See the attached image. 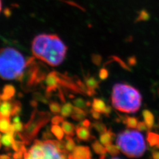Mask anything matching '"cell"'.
<instances>
[{"label": "cell", "mask_w": 159, "mask_h": 159, "mask_svg": "<svg viewBox=\"0 0 159 159\" xmlns=\"http://www.w3.org/2000/svg\"><path fill=\"white\" fill-rule=\"evenodd\" d=\"M158 127H159V123H158Z\"/></svg>", "instance_id": "cell-42"}, {"label": "cell", "mask_w": 159, "mask_h": 159, "mask_svg": "<svg viewBox=\"0 0 159 159\" xmlns=\"http://www.w3.org/2000/svg\"><path fill=\"white\" fill-rule=\"evenodd\" d=\"M47 92H50L51 91L55 90L59 86L58 84V73L56 72H52L48 74L47 80Z\"/></svg>", "instance_id": "cell-9"}, {"label": "cell", "mask_w": 159, "mask_h": 159, "mask_svg": "<svg viewBox=\"0 0 159 159\" xmlns=\"http://www.w3.org/2000/svg\"><path fill=\"white\" fill-rule=\"evenodd\" d=\"M49 106H50V109H51V111L52 113H61V107L58 103L55 102H52L51 103H50Z\"/></svg>", "instance_id": "cell-27"}, {"label": "cell", "mask_w": 159, "mask_h": 159, "mask_svg": "<svg viewBox=\"0 0 159 159\" xmlns=\"http://www.w3.org/2000/svg\"><path fill=\"white\" fill-rule=\"evenodd\" d=\"M114 137H115V134L113 133L111 129H109L106 132L101 134L99 140L104 146L106 147L112 144Z\"/></svg>", "instance_id": "cell-11"}, {"label": "cell", "mask_w": 159, "mask_h": 159, "mask_svg": "<svg viewBox=\"0 0 159 159\" xmlns=\"http://www.w3.org/2000/svg\"><path fill=\"white\" fill-rule=\"evenodd\" d=\"M123 123H125L127 127L130 129L137 128L138 124V119L133 117H125L123 119Z\"/></svg>", "instance_id": "cell-21"}, {"label": "cell", "mask_w": 159, "mask_h": 159, "mask_svg": "<svg viewBox=\"0 0 159 159\" xmlns=\"http://www.w3.org/2000/svg\"><path fill=\"white\" fill-rule=\"evenodd\" d=\"M92 127L99 133L102 134L107 131V129L105 124L100 121H94L92 123Z\"/></svg>", "instance_id": "cell-26"}, {"label": "cell", "mask_w": 159, "mask_h": 159, "mask_svg": "<svg viewBox=\"0 0 159 159\" xmlns=\"http://www.w3.org/2000/svg\"><path fill=\"white\" fill-rule=\"evenodd\" d=\"M106 105L102 99L99 98H93L92 103V107L94 110H96L101 113H103L106 108Z\"/></svg>", "instance_id": "cell-17"}, {"label": "cell", "mask_w": 159, "mask_h": 159, "mask_svg": "<svg viewBox=\"0 0 159 159\" xmlns=\"http://www.w3.org/2000/svg\"><path fill=\"white\" fill-rule=\"evenodd\" d=\"M89 112H90L91 115H92V116L93 119H100L101 113H99V112H98L96 110H94V109H90Z\"/></svg>", "instance_id": "cell-35"}, {"label": "cell", "mask_w": 159, "mask_h": 159, "mask_svg": "<svg viewBox=\"0 0 159 159\" xmlns=\"http://www.w3.org/2000/svg\"><path fill=\"white\" fill-rule=\"evenodd\" d=\"M147 141L151 147L159 148V134L148 131L147 133Z\"/></svg>", "instance_id": "cell-12"}, {"label": "cell", "mask_w": 159, "mask_h": 159, "mask_svg": "<svg viewBox=\"0 0 159 159\" xmlns=\"http://www.w3.org/2000/svg\"><path fill=\"white\" fill-rule=\"evenodd\" d=\"M92 147L93 151L95 152L97 155H99V158H103L106 157V154L107 152L106 147L104 146L103 144L99 143L98 141H95L92 144Z\"/></svg>", "instance_id": "cell-13"}, {"label": "cell", "mask_w": 159, "mask_h": 159, "mask_svg": "<svg viewBox=\"0 0 159 159\" xmlns=\"http://www.w3.org/2000/svg\"><path fill=\"white\" fill-rule=\"evenodd\" d=\"M2 10V0H0V11Z\"/></svg>", "instance_id": "cell-40"}, {"label": "cell", "mask_w": 159, "mask_h": 159, "mask_svg": "<svg viewBox=\"0 0 159 159\" xmlns=\"http://www.w3.org/2000/svg\"><path fill=\"white\" fill-rule=\"evenodd\" d=\"M136 63H137V59L135 57H131L128 58V64L129 65L134 66L135 65Z\"/></svg>", "instance_id": "cell-36"}, {"label": "cell", "mask_w": 159, "mask_h": 159, "mask_svg": "<svg viewBox=\"0 0 159 159\" xmlns=\"http://www.w3.org/2000/svg\"><path fill=\"white\" fill-rule=\"evenodd\" d=\"M64 121V117L60 116H56L53 117L52 119V123L53 125H58L60 123H62V122Z\"/></svg>", "instance_id": "cell-34"}, {"label": "cell", "mask_w": 159, "mask_h": 159, "mask_svg": "<svg viewBox=\"0 0 159 159\" xmlns=\"http://www.w3.org/2000/svg\"><path fill=\"white\" fill-rule=\"evenodd\" d=\"M76 134L77 138L83 141H89L95 139L91 135L88 127L78 125L76 127Z\"/></svg>", "instance_id": "cell-8"}, {"label": "cell", "mask_w": 159, "mask_h": 159, "mask_svg": "<svg viewBox=\"0 0 159 159\" xmlns=\"http://www.w3.org/2000/svg\"><path fill=\"white\" fill-rule=\"evenodd\" d=\"M141 103V94L135 88L123 83H117L113 86L111 104L117 110L134 113L140 109Z\"/></svg>", "instance_id": "cell-2"}, {"label": "cell", "mask_w": 159, "mask_h": 159, "mask_svg": "<svg viewBox=\"0 0 159 159\" xmlns=\"http://www.w3.org/2000/svg\"><path fill=\"white\" fill-rule=\"evenodd\" d=\"M0 100H1V96H0Z\"/></svg>", "instance_id": "cell-41"}, {"label": "cell", "mask_w": 159, "mask_h": 159, "mask_svg": "<svg viewBox=\"0 0 159 159\" xmlns=\"http://www.w3.org/2000/svg\"><path fill=\"white\" fill-rule=\"evenodd\" d=\"M12 125L10 123L9 117H0V131L2 133H7L11 131Z\"/></svg>", "instance_id": "cell-18"}, {"label": "cell", "mask_w": 159, "mask_h": 159, "mask_svg": "<svg viewBox=\"0 0 159 159\" xmlns=\"http://www.w3.org/2000/svg\"><path fill=\"white\" fill-rule=\"evenodd\" d=\"M111 58H112V60L116 61L118 64H119V65H120L122 68H123L124 69H125V70H129V71H131L130 68L129 67V66L127 65V64H126L125 62L123 61L121 58H119V57H116V56H112Z\"/></svg>", "instance_id": "cell-29"}, {"label": "cell", "mask_w": 159, "mask_h": 159, "mask_svg": "<svg viewBox=\"0 0 159 159\" xmlns=\"http://www.w3.org/2000/svg\"><path fill=\"white\" fill-rule=\"evenodd\" d=\"M142 114L144 118V121L147 124L148 130H151L153 127L154 124H155V117H154V115L148 109H144Z\"/></svg>", "instance_id": "cell-14"}, {"label": "cell", "mask_w": 159, "mask_h": 159, "mask_svg": "<svg viewBox=\"0 0 159 159\" xmlns=\"http://www.w3.org/2000/svg\"><path fill=\"white\" fill-rule=\"evenodd\" d=\"M74 106L71 103H64L61 107V113L64 117H67L72 115L74 110Z\"/></svg>", "instance_id": "cell-19"}, {"label": "cell", "mask_w": 159, "mask_h": 159, "mask_svg": "<svg viewBox=\"0 0 159 159\" xmlns=\"http://www.w3.org/2000/svg\"><path fill=\"white\" fill-rule=\"evenodd\" d=\"M111 113V106H107L106 109H105V111H104V112H103V114H104V115H106V116L109 117Z\"/></svg>", "instance_id": "cell-38"}, {"label": "cell", "mask_w": 159, "mask_h": 159, "mask_svg": "<svg viewBox=\"0 0 159 159\" xmlns=\"http://www.w3.org/2000/svg\"><path fill=\"white\" fill-rule=\"evenodd\" d=\"M152 157L155 159H159V151H155L152 153Z\"/></svg>", "instance_id": "cell-39"}, {"label": "cell", "mask_w": 159, "mask_h": 159, "mask_svg": "<svg viewBox=\"0 0 159 159\" xmlns=\"http://www.w3.org/2000/svg\"><path fill=\"white\" fill-rule=\"evenodd\" d=\"M92 61L94 64H96V65H97V66H99L102 62V57L99 55V54H93L92 55Z\"/></svg>", "instance_id": "cell-31"}, {"label": "cell", "mask_w": 159, "mask_h": 159, "mask_svg": "<svg viewBox=\"0 0 159 159\" xmlns=\"http://www.w3.org/2000/svg\"><path fill=\"white\" fill-rule=\"evenodd\" d=\"M16 107H13L11 102L5 100L3 103H0V116L2 117H9L12 113L15 111Z\"/></svg>", "instance_id": "cell-10"}, {"label": "cell", "mask_w": 159, "mask_h": 159, "mask_svg": "<svg viewBox=\"0 0 159 159\" xmlns=\"http://www.w3.org/2000/svg\"><path fill=\"white\" fill-rule=\"evenodd\" d=\"M51 132L54 134L55 137L58 139L59 141H61L64 137V131L62 127H60L58 125H53L51 127Z\"/></svg>", "instance_id": "cell-24"}, {"label": "cell", "mask_w": 159, "mask_h": 159, "mask_svg": "<svg viewBox=\"0 0 159 159\" xmlns=\"http://www.w3.org/2000/svg\"><path fill=\"white\" fill-rule=\"evenodd\" d=\"M30 61L15 48L7 47L1 49L0 77L8 80L21 78Z\"/></svg>", "instance_id": "cell-3"}, {"label": "cell", "mask_w": 159, "mask_h": 159, "mask_svg": "<svg viewBox=\"0 0 159 159\" xmlns=\"http://www.w3.org/2000/svg\"><path fill=\"white\" fill-rule=\"evenodd\" d=\"M81 125L82 126H84V127H88V128H89V127L91 126V123H90V121H89L88 119H83V120L82 121V122H81Z\"/></svg>", "instance_id": "cell-37"}, {"label": "cell", "mask_w": 159, "mask_h": 159, "mask_svg": "<svg viewBox=\"0 0 159 159\" xmlns=\"http://www.w3.org/2000/svg\"><path fill=\"white\" fill-rule=\"evenodd\" d=\"M137 130L139 131H147L148 128L147 125V124L145 123V121H139L138 122L137 126Z\"/></svg>", "instance_id": "cell-32"}, {"label": "cell", "mask_w": 159, "mask_h": 159, "mask_svg": "<svg viewBox=\"0 0 159 159\" xmlns=\"http://www.w3.org/2000/svg\"><path fill=\"white\" fill-rule=\"evenodd\" d=\"M64 142L66 151L69 153H71L76 147V144L73 140V139L71 136L66 135L65 137V140H64Z\"/></svg>", "instance_id": "cell-20"}, {"label": "cell", "mask_w": 159, "mask_h": 159, "mask_svg": "<svg viewBox=\"0 0 159 159\" xmlns=\"http://www.w3.org/2000/svg\"><path fill=\"white\" fill-rule=\"evenodd\" d=\"M108 76H109V72H108V70L106 68H102L99 70V78L102 80H106L108 78Z\"/></svg>", "instance_id": "cell-30"}, {"label": "cell", "mask_w": 159, "mask_h": 159, "mask_svg": "<svg viewBox=\"0 0 159 159\" xmlns=\"http://www.w3.org/2000/svg\"><path fill=\"white\" fill-rule=\"evenodd\" d=\"M0 137H1V135H0ZM0 139H1V138H0Z\"/></svg>", "instance_id": "cell-43"}, {"label": "cell", "mask_w": 159, "mask_h": 159, "mask_svg": "<svg viewBox=\"0 0 159 159\" xmlns=\"http://www.w3.org/2000/svg\"><path fill=\"white\" fill-rule=\"evenodd\" d=\"M66 51V44L56 34H39L32 43L33 55L52 66L62 63Z\"/></svg>", "instance_id": "cell-1"}, {"label": "cell", "mask_w": 159, "mask_h": 159, "mask_svg": "<svg viewBox=\"0 0 159 159\" xmlns=\"http://www.w3.org/2000/svg\"><path fill=\"white\" fill-rule=\"evenodd\" d=\"M87 111L84 110L82 109L74 106L73 112L71 115V117L75 121H82L83 119H85Z\"/></svg>", "instance_id": "cell-15"}, {"label": "cell", "mask_w": 159, "mask_h": 159, "mask_svg": "<svg viewBox=\"0 0 159 159\" xmlns=\"http://www.w3.org/2000/svg\"><path fill=\"white\" fill-rule=\"evenodd\" d=\"M84 83L87 88V96H92L96 94V89L98 88L99 82L94 78L89 75L84 76Z\"/></svg>", "instance_id": "cell-7"}, {"label": "cell", "mask_w": 159, "mask_h": 159, "mask_svg": "<svg viewBox=\"0 0 159 159\" xmlns=\"http://www.w3.org/2000/svg\"><path fill=\"white\" fill-rule=\"evenodd\" d=\"M106 147V150L108 153H109V155H111V157H116L117 155H119L120 153V149H119V147L116 145H113V144H111V145H109Z\"/></svg>", "instance_id": "cell-25"}, {"label": "cell", "mask_w": 159, "mask_h": 159, "mask_svg": "<svg viewBox=\"0 0 159 159\" xmlns=\"http://www.w3.org/2000/svg\"><path fill=\"white\" fill-rule=\"evenodd\" d=\"M68 158L74 159H89L92 158L90 149L87 146H76L74 151L69 153Z\"/></svg>", "instance_id": "cell-6"}, {"label": "cell", "mask_w": 159, "mask_h": 159, "mask_svg": "<svg viewBox=\"0 0 159 159\" xmlns=\"http://www.w3.org/2000/svg\"><path fill=\"white\" fill-rule=\"evenodd\" d=\"M148 14L146 11H143L140 13V14H139V16L136 21H147V20L148 19Z\"/></svg>", "instance_id": "cell-33"}, {"label": "cell", "mask_w": 159, "mask_h": 159, "mask_svg": "<svg viewBox=\"0 0 159 159\" xmlns=\"http://www.w3.org/2000/svg\"><path fill=\"white\" fill-rule=\"evenodd\" d=\"M72 102L76 107L82 109L85 111L88 109V107L90 106V103L89 102H86L84 99L81 98H76L75 99H74Z\"/></svg>", "instance_id": "cell-22"}, {"label": "cell", "mask_w": 159, "mask_h": 159, "mask_svg": "<svg viewBox=\"0 0 159 159\" xmlns=\"http://www.w3.org/2000/svg\"><path fill=\"white\" fill-rule=\"evenodd\" d=\"M69 155L64 147V141L47 140L41 141L37 140L33 145L25 154L27 158H66Z\"/></svg>", "instance_id": "cell-5"}, {"label": "cell", "mask_w": 159, "mask_h": 159, "mask_svg": "<svg viewBox=\"0 0 159 159\" xmlns=\"http://www.w3.org/2000/svg\"><path fill=\"white\" fill-rule=\"evenodd\" d=\"M61 127L64 133L66 135L73 137L74 135V131L76 130V127L73 123L67 121H63L62 122Z\"/></svg>", "instance_id": "cell-16"}, {"label": "cell", "mask_w": 159, "mask_h": 159, "mask_svg": "<svg viewBox=\"0 0 159 159\" xmlns=\"http://www.w3.org/2000/svg\"><path fill=\"white\" fill-rule=\"evenodd\" d=\"M116 143L120 151L129 158L141 157L146 151L145 139L139 131L121 132L117 136Z\"/></svg>", "instance_id": "cell-4"}, {"label": "cell", "mask_w": 159, "mask_h": 159, "mask_svg": "<svg viewBox=\"0 0 159 159\" xmlns=\"http://www.w3.org/2000/svg\"><path fill=\"white\" fill-rule=\"evenodd\" d=\"M14 93V89L11 86H8L6 88V90H4L3 95L1 97L3 99H6L9 98L12 96V94Z\"/></svg>", "instance_id": "cell-28"}, {"label": "cell", "mask_w": 159, "mask_h": 159, "mask_svg": "<svg viewBox=\"0 0 159 159\" xmlns=\"http://www.w3.org/2000/svg\"><path fill=\"white\" fill-rule=\"evenodd\" d=\"M2 143L4 145L7 147L11 146L12 144H13V132L9 131L7 133H6V134L2 137Z\"/></svg>", "instance_id": "cell-23"}]
</instances>
